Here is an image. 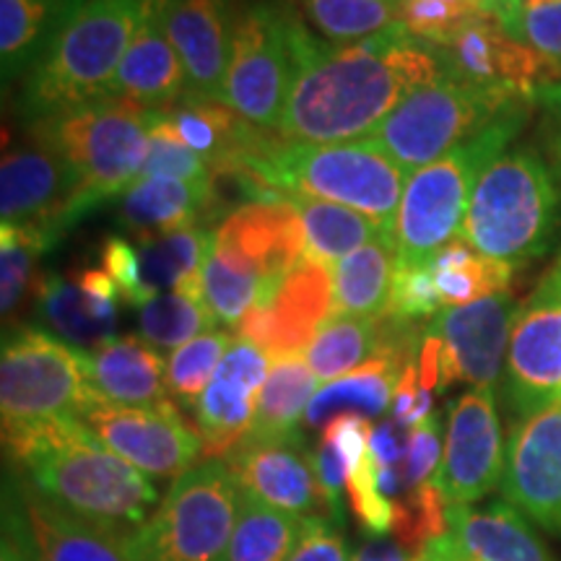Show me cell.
<instances>
[{
  "instance_id": "cell-10",
  "label": "cell",
  "mask_w": 561,
  "mask_h": 561,
  "mask_svg": "<svg viewBox=\"0 0 561 561\" xmlns=\"http://www.w3.org/2000/svg\"><path fill=\"white\" fill-rule=\"evenodd\" d=\"M242 489L227 460H203L172 481L138 528L140 561H224Z\"/></svg>"
},
{
  "instance_id": "cell-29",
  "label": "cell",
  "mask_w": 561,
  "mask_h": 561,
  "mask_svg": "<svg viewBox=\"0 0 561 561\" xmlns=\"http://www.w3.org/2000/svg\"><path fill=\"white\" fill-rule=\"evenodd\" d=\"M447 533L462 557L473 561H553L523 512L510 502L453 504Z\"/></svg>"
},
{
  "instance_id": "cell-17",
  "label": "cell",
  "mask_w": 561,
  "mask_h": 561,
  "mask_svg": "<svg viewBox=\"0 0 561 561\" xmlns=\"http://www.w3.org/2000/svg\"><path fill=\"white\" fill-rule=\"evenodd\" d=\"M333 318L331 265L305 255L289 276L257 301L240 322V339L255 343L271 359L310 348L320 328Z\"/></svg>"
},
{
  "instance_id": "cell-38",
  "label": "cell",
  "mask_w": 561,
  "mask_h": 561,
  "mask_svg": "<svg viewBox=\"0 0 561 561\" xmlns=\"http://www.w3.org/2000/svg\"><path fill=\"white\" fill-rule=\"evenodd\" d=\"M301 517L242 494L240 515L224 561H286L301 536Z\"/></svg>"
},
{
  "instance_id": "cell-34",
  "label": "cell",
  "mask_w": 561,
  "mask_h": 561,
  "mask_svg": "<svg viewBox=\"0 0 561 561\" xmlns=\"http://www.w3.org/2000/svg\"><path fill=\"white\" fill-rule=\"evenodd\" d=\"M434 284L445 307H462L507 291L515 268L481 255L471 244L455 237L430 261Z\"/></svg>"
},
{
  "instance_id": "cell-61",
  "label": "cell",
  "mask_w": 561,
  "mask_h": 561,
  "mask_svg": "<svg viewBox=\"0 0 561 561\" xmlns=\"http://www.w3.org/2000/svg\"><path fill=\"white\" fill-rule=\"evenodd\" d=\"M411 561H432V559H430V553H426V551H419Z\"/></svg>"
},
{
  "instance_id": "cell-4",
  "label": "cell",
  "mask_w": 561,
  "mask_h": 561,
  "mask_svg": "<svg viewBox=\"0 0 561 561\" xmlns=\"http://www.w3.org/2000/svg\"><path fill=\"white\" fill-rule=\"evenodd\" d=\"M561 224V185L541 153L512 149L479 174L458 237L517 268L551 248Z\"/></svg>"
},
{
  "instance_id": "cell-63",
  "label": "cell",
  "mask_w": 561,
  "mask_h": 561,
  "mask_svg": "<svg viewBox=\"0 0 561 561\" xmlns=\"http://www.w3.org/2000/svg\"><path fill=\"white\" fill-rule=\"evenodd\" d=\"M481 3H483V9H486V5H489V3H494V0H481Z\"/></svg>"
},
{
  "instance_id": "cell-31",
  "label": "cell",
  "mask_w": 561,
  "mask_h": 561,
  "mask_svg": "<svg viewBox=\"0 0 561 561\" xmlns=\"http://www.w3.org/2000/svg\"><path fill=\"white\" fill-rule=\"evenodd\" d=\"M398 250L396 237L380 234L333 268V318H380L388 312Z\"/></svg>"
},
{
  "instance_id": "cell-35",
  "label": "cell",
  "mask_w": 561,
  "mask_h": 561,
  "mask_svg": "<svg viewBox=\"0 0 561 561\" xmlns=\"http://www.w3.org/2000/svg\"><path fill=\"white\" fill-rule=\"evenodd\" d=\"M289 198L299 208L301 221H305V255L314 257V261H322L328 265L339 263L354 250H359L362 244L385 234L375 221L354 208L339 206V203L305 198V195H289Z\"/></svg>"
},
{
  "instance_id": "cell-22",
  "label": "cell",
  "mask_w": 561,
  "mask_h": 561,
  "mask_svg": "<svg viewBox=\"0 0 561 561\" xmlns=\"http://www.w3.org/2000/svg\"><path fill=\"white\" fill-rule=\"evenodd\" d=\"M271 362L263 348L244 339L229 346L193 409L206 460H224L250 434Z\"/></svg>"
},
{
  "instance_id": "cell-52",
  "label": "cell",
  "mask_w": 561,
  "mask_h": 561,
  "mask_svg": "<svg viewBox=\"0 0 561 561\" xmlns=\"http://www.w3.org/2000/svg\"><path fill=\"white\" fill-rule=\"evenodd\" d=\"M286 561H351L339 523L328 520L325 515L307 517L299 541Z\"/></svg>"
},
{
  "instance_id": "cell-11",
  "label": "cell",
  "mask_w": 561,
  "mask_h": 561,
  "mask_svg": "<svg viewBox=\"0 0 561 561\" xmlns=\"http://www.w3.org/2000/svg\"><path fill=\"white\" fill-rule=\"evenodd\" d=\"M100 401L89 377V356L39 328H13L0 354L3 430L50 419H79Z\"/></svg>"
},
{
  "instance_id": "cell-53",
  "label": "cell",
  "mask_w": 561,
  "mask_h": 561,
  "mask_svg": "<svg viewBox=\"0 0 561 561\" xmlns=\"http://www.w3.org/2000/svg\"><path fill=\"white\" fill-rule=\"evenodd\" d=\"M369 437V421L367 416H359V413H341V416H333L325 426H322V439L333 442V445L339 447L348 471L367 458Z\"/></svg>"
},
{
  "instance_id": "cell-42",
  "label": "cell",
  "mask_w": 561,
  "mask_h": 561,
  "mask_svg": "<svg viewBox=\"0 0 561 561\" xmlns=\"http://www.w3.org/2000/svg\"><path fill=\"white\" fill-rule=\"evenodd\" d=\"M486 11L510 37L561 68V0H494Z\"/></svg>"
},
{
  "instance_id": "cell-58",
  "label": "cell",
  "mask_w": 561,
  "mask_h": 561,
  "mask_svg": "<svg viewBox=\"0 0 561 561\" xmlns=\"http://www.w3.org/2000/svg\"><path fill=\"white\" fill-rule=\"evenodd\" d=\"M541 102L549 107V117L553 123V144H557V151L561 157V83L557 89L546 91V94L541 96Z\"/></svg>"
},
{
  "instance_id": "cell-24",
  "label": "cell",
  "mask_w": 561,
  "mask_h": 561,
  "mask_svg": "<svg viewBox=\"0 0 561 561\" xmlns=\"http://www.w3.org/2000/svg\"><path fill=\"white\" fill-rule=\"evenodd\" d=\"M117 284L104 268H76L68 276L45 273L34 294L47 331L79 351H96L115 339Z\"/></svg>"
},
{
  "instance_id": "cell-1",
  "label": "cell",
  "mask_w": 561,
  "mask_h": 561,
  "mask_svg": "<svg viewBox=\"0 0 561 561\" xmlns=\"http://www.w3.org/2000/svg\"><path fill=\"white\" fill-rule=\"evenodd\" d=\"M439 76L432 45L411 37L401 24L354 45L314 39L276 133L289 144L362 140L413 89Z\"/></svg>"
},
{
  "instance_id": "cell-8",
  "label": "cell",
  "mask_w": 561,
  "mask_h": 561,
  "mask_svg": "<svg viewBox=\"0 0 561 561\" xmlns=\"http://www.w3.org/2000/svg\"><path fill=\"white\" fill-rule=\"evenodd\" d=\"M314 37L286 5L257 0L237 19L221 102L263 130H278Z\"/></svg>"
},
{
  "instance_id": "cell-27",
  "label": "cell",
  "mask_w": 561,
  "mask_h": 561,
  "mask_svg": "<svg viewBox=\"0 0 561 561\" xmlns=\"http://www.w3.org/2000/svg\"><path fill=\"white\" fill-rule=\"evenodd\" d=\"M219 187L214 182H182L167 178H140L117 201L123 227L138 242L170 231L203 227L219 216Z\"/></svg>"
},
{
  "instance_id": "cell-54",
  "label": "cell",
  "mask_w": 561,
  "mask_h": 561,
  "mask_svg": "<svg viewBox=\"0 0 561 561\" xmlns=\"http://www.w3.org/2000/svg\"><path fill=\"white\" fill-rule=\"evenodd\" d=\"M401 430L403 426L398 424L396 419L382 421L380 426H375V430H371L369 453L375 455V460L380 462V466L396 468L398 462L405 458V445H409V442L401 437Z\"/></svg>"
},
{
  "instance_id": "cell-20",
  "label": "cell",
  "mask_w": 561,
  "mask_h": 561,
  "mask_svg": "<svg viewBox=\"0 0 561 561\" xmlns=\"http://www.w3.org/2000/svg\"><path fill=\"white\" fill-rule=\"evenodd\" d=\"M210 248L255 271L263 278L265 297L305 257V221L289 195L276 201L240 203L216 227Z\"/></svg>"
},
{
  "instance_id": "cell-48",
  "label": "cell",
  "mask_w": 561,
  "mask_h": 561,
  "mask_svg": "<svg viewBox=\"0 0 561 561\" xmlns=\"http://www.w3.org/2000/svg\"><path fill=\"white\" fill-rule=\"evenodd\" d=\"M445 310L430 263H396L390 286L388 314L398 320L421 322Z\"/></svg>"
},
{
  "instance_id": "cell-37",
  "label": "cell",
  "mask_w": 561,
  "mask_h": 561,
  "mask_svg": "<svg viewBox=\"0 0 561 561\" xmlns=\"http://www.w3.org/2000/svg\"><path fill=\"white\" fill-rule=\"evenodd\" d=\"M382 318V314H380ZM380 318H341L335 314L320 328L305 359L318 380L333 382L375 359L382 339Z\"/></svg>"
},
{
  "instance_id": "cell-26",
  "label": "cell",
  "mask_w": 561,
  "mask_h": 561,
  "mask_svg": "<svg viewBox=\"0 0 561 561\" xmlns=\"http://www.w3.org/2000/svg\"><path fill=\"white\" fill-rule=\"evenodd\" d=\"M115 100L167 110L187 96V76L164 24V0H149L117 70Z\"/></svg>"
},
{
  "instance_id": "cell-25",
  "label": "cell",
  "mask_w": 561,
  "mask_h": 561,
  "mask_svg": "<svg viewBox=\"0 0 561 561\" xmlns=\"http://www.w3.org/2000/svg\"><path fill=\"white\" fill-rule=\"evenodd\" d=\"M32 561H140L138 528L89 520L26 491L21 496Z\"/></svg>"
},
{
  "instance_id": "cell-39",
  "label": "cell",
  "mask_w": 561,
  "mask_h": 561,
  "mask_svg": "<svg viewBox=\"0 0 561 561\" xmlns=\"http://www.w3.org/2000/svg\"><path fill=\"white\" fill-rule=\"evenodd\" d=\"M214 322L203 291H164L138 310L140 339L157 351H178L198 335L214 331Z\"/></svg>"
},
{
  "instance_id": "cell-14",
  "label": "cell",
  "mask_w": 561,
  "mask_h": 561,
  "mask_svg": "<svg viewBox=\"0 0 561 561\" xmlns=\"http://www.w3.org/2000/svg\"><path fill=\"white\" fill-rule=\"evenodd\" d=\"M79 421L96 439L144 476L180 479L203 455L201 434L182 419L178 405L91 403Z\"/></svg>"
},
{
  "instance_id": "cell-41",
  "label": "cell",
  "mask_w": 561,
  "mask_h": 561,
  "mask_svg": "<svg viewBox=\"0 0 561 561\" xmlns=\"http://www.w3.org/2000/svg\"><path fill=\"white\" fill-rule=\"evenodd\" d=\"M47 248L30 231L0 224V312L3 322L16 318L26 297L37 294L42 276H37V263Z\"/></svg>"
},
{
  "instance_id": "cell-9",
  "label": "cell",
  "mask_w": 561,
  "mask_h": 561,
  "mask_svg": "<svg viewBox=\"0 0 561 561\" xmlns=\"http://www.w3.org/2000/svg\"><path fill=\"white\" fill-rule=\"evenodd\" d=\"M528 104L439 76L413 89L367 138L388 151L405 174H413L476 138L507 112Z\"/></svg>"
},
{
  "instance_id": "cell-40",
  "label": "cell",
  "mask_w": 561,
  "mask_h": 561,
  "mask_svg": "<svg viewBox=\"0 0 561 561\" xmlns=\"http://www.w3.org/2000/svg\"><path fill=\"white\" fill-rule=\"evenodd\" d=\"M263 297V278L248 265L210 248L203 265V299L210 318L227 328H240L257 299Z\"/></svg>"
},
{
  "instance_id": "cell-46",
  "label": "cell",
  "mask_w": 561,
  "mask_h": 561,
  "mask_svg": "<svg viewBox=\"0 0 561 561\" xmlns=\"http://www.w3.org/2000/svg\"><path fill=\"white\" fill-rule=\"evenodd\" d=\"M140 178H167L182 182H214V172L195 153L161 110H149V157ZM138 178V180H140Z\"/></svg>"
},
{
  "instance_id": "cell-23",
  "label": "cell",
  "mask_w": 561,
  "mask_h": 561,
  "mask_svg": "<svg viewBox=\"0 0 561 561\" xmlns=\"http://www.w3.org/2000/svg\"><path fill=\"white\" fill-rule=\"evenodd\" d=\"M240 13L231 0H164V24L187 76L185 100L221 102Z\"/></svg>"
},
{
  "instance_id": "cell-55",
  "label": "cell",
  "mask_w": 561,
  "mask_h": 561,
  "mask_svg": "<svg viewBox=\"0 0 561 561\" xmlns=\"http://www.w3.org/2000/svg\"><path fill=\"white\" fill-rule=\"evenodd\" d=\"M0 561H32L30 549H26V530H24V517H21V510L9 512V507H5L3 557H0Z\"/></svg>"
},
{
  "instance_id": "cell-19",
  "label": "cell",
  "mask_w": 561,
  "mask_h": 561,
  "mask_svg": "<svg viewBox=\"0 0 561 561\" xmlns=\"http://www.w3.org/2000/svg\"><path fill=\"white\" fill-rule=\"evenodd\" d=\"M500 489L512 507L561 536V401L515 419Z\"/></svg>"
},
{
  "instance_id": "cell-12",
  "label": "cell",
  "mask_w": 561,
  "mask_h": 561,
  "mask_svg": "<svg viewBox=\"0 0 561 561\" xmlns=\"http://www.w3.org/2000/svg\"><path fill=\"white\" fill-rule=\"evenodd\" d=\"M96 203L73 172L45 144L30 140L5 149L0 164V219L30 231L47 250L81 221Z\"/></svg>"
},
{
  "instance_id": "cell-15",
  "label": "cell",
  "mask_w": 561,
  "mask_h": 561,
  "mask_svg": "<svg viewBox=\"0 0 561 561\" xmlns=\"http://www.w3.org/2000/svg\"><path fill=\"white\" fill-rule=\"evenodd\" d=\"M502 392L515 419L561 401V286L543 278L520 307L504 359Z\"/></svg>"
},
{
  "instance_id": "cell-7",
  "label": "cell",
  "mask_w": 561,
  "mask_h": 561,
  "mask_svg": "<svg viewBox=\"0 0 561 561\" xmlns=\"http://www.w3.org/2000/svg\"><path fill=\"white\" fill-rule=\"evenodd\" d=\"M30 136L58 153L83 193L100 206L140 178L149 157V110L102 100L30 123Z\"/></svg>"
},
{
  "instance_id": "cell-6",
  "label": "cell",
  "mask_w": 561,
  "mask_h": 561,
  "mask_svg": "<svg viewBox=\"0 0 561 561\" xmlns=\"http://www.w3.org/2000/svg\"><path fill=\"white\" fill-rule=\"evenodd\" d=\"M528 107L512 110L479 136L409 174L396 219L398 263H430L458 237L479 174L523 128Z\"/></svg>"
},
{
  "instance_id": "cell-47",
  "label": "cell",
  "mask_w": 561,
  "mask_h": 561,
  "mask_svg": "<svg viewBox=\"0 0 561 561\" xmlns=\"http://www.w3.org/2000/svg\"><path fill=\"white\" fill-rule=\"evenodd\" d=\"M481 13H486L483 5H455L445 3V0H401L398 3V24L411 37L439 47Z\"/></svg>"
},
{
  "instance_id": "cell-28",
  "label": "cell",
  "mask_w": 561,
  "mask_h": 561,
  "mask_svg": "<svg viewBox=\"0 0 561 561\" xmlns=\"http://www.w3.org/2000/svg\"><path fill=\"white\" fill-rule=\"evenodd\" d=\"M87 356L91 385L102 401L117 405H159L172 401L167 390V362L140 335H115Z\"/></svg>"
},
{
  "instance_id": "cell-62",
  "label": "cell",
  "mask_w": 561,
  "mask_h": 561,
  "mask_svg": "<svg viewBox=\"0 0 561 561\" xmlns=\"http://www.w3.org/2000/svg\"><path fill=\"white\" fill-rule=\"evenodd\" d=\"M380 3H388V5H396V9H398V3H401V0H380Z\"/></svg>"
},
{
  "instance_id": "cell-32",
  "label": "cell",
  "mask_w": 561,
  "mask_h": 561,
  "mask_svg": "<svg viewBox=\"0 0 561 561\" xmlns=\"http://www.w3.org/2000/svg\"><path fill=\"white\" fill-rule=\"evenodd\" d=\"M403 371L385 356H375L351 375L328 382L314 392L307 409V426H325L341 413H359V416H380L388 409Z\"/></svg>"
},
{
  "instance_id": "cell-30",
  "label": "cell",
  "mask_w": 561,
  "mask_h": 561,
  "mask_svg": "<svg viewBox=\"0 0 561 561\" xmlns=\"http://www.w3.org/2000/svg\"><path fill=\"white\" fill-rule=\"evenodd\" d=\"M83 3L87 0H0L3 79H26Z\"/></svg>"
},
{
  "instance_id": "cell-5",
  "label": "cell",
  "mask_w": 561,
  "mask_h": 561,
  "mask_svg": "<svg viewBox=\"0 0 561 561\" xmlns=\"http://www.w3.org/2000/svg\"><path fill=\"white\" fill-rule=\"evenodd\" d=\"M403 174L388 151L369 138L346 144H289L280 138L263 172V185L354 208L385 234H396Z\"/></svg>"
},
{
  "instance_id": "cell-2",
  "label": "cell",
  "mask_w": 561,
  "mask_h": 561,
  "mask_svg": "<svg viewBox=\"0 0 561 561\" xmlns=\"http://www.w3.org/2000/svg\"><path fill=\"white\" fill-rule=\"evenodd\" d=\"M3 439L34 491L73 515L140 528L159 507L149 476L110 453L79 419L11 426Z\"/></svg>"
},
{
  "instance_id": "cell-59",
  "label": "cell",
  "mask_w": 561,
  "mask_h": 561,
  "mask_svg": "<svg viewBox=\"0 0 561 561\" xmlns=\"http://www.w3.org/2000/svg\"><path fill=\"white\" fill-rule=\"evenodd\" d=\"M546 278H551L553 284H559V286H561V257H559V263L553 265V268H551L549 273H546Z\"/></svg>"
},
{
  "instance_id": "cell-21",
  "label": "cell",
  "mask_w": 561,
  "mask_h": 561,
  "mask_svg": "<svg viewBox=\"0 0 561 561\" xmlns=\"http://www.w3.org/2000/svg\"><path fill=\"white\" fill-rule=\"evenodd\" d=\"M224 460L240 483L242 494L250 500L289 512L301 520L325 515L314 476V458L301 434L244 437Z\"/></svg>"
},
{
  "instance_id": "cell-45",
  "label": "cell",
  "mask_w": 561,
  "mask_h": 561,
  "mask_svg": "<svg viewBox=\"0 0 561 561\" xmlns=\"http://www.w3.org/2000/svg\"><path fill=\"white\" fill-rule=\"evenodd\" d=\"M450 507L453 504L445 500L434 479L411 489L405 502H396L392 530H396L403 549H413L419 553L432 541L447 536V530H450Z\"/></svg>"
},
{
  "instance_id": "cell-18",
  "label": "cell",
  "mask_w": 561,
  "mask_h": 561,
  "mask_svg": "<svg viewBox=\"0 0 561 561\" xmlns=\"http://www.w3.org/2000/svg\"><path fill=\"white\" fill-rule=\"evenodd\" d=\"M517 314L520 305L507 291L473 305L445 307L430 325L442 341V390L453 382L496 390Z\"/></svg>"
},
{
  "instance_id": "cell-49",
  "label": "cell",
  "mask_w": 561,
  "mask_h": 561,
  "mask_svg": "<svg viewBox=\"0 0 561 561\" xmlns=\"http://www.w3.org/2000/svg\"><path fill=\"white\" fill-rule=\"evenodd\" d=\"M348 502L354 515L359 517L362 528L371 533V536H385L392 530V520H396V502L385 496L380 486V466H377L375 455L367 453L359 466L351 468L348 479Z\"/></svg>"
},
{
  "instance_id": "cell-3",
  "label": "cell",
  "mask_w": 561,
  "mask_h": 561,
  "mask_svg": "<svg viewBox=\"0 0 561 561\" xmlns=\"http://www.w3.org/2000/svg\"><path fill=\"white\" fill-rule=\"evenodd\" d=\"M149 0H87L50 50L26 73L21 115L26 121L112 100L121 62Z\"/></svg>"
},
{
  "instance_id": "cell-57",
  "label": "cell",
  "mask_w": 561,
  "mask_h": 561,
  "mask_svg": "<svg viewBox=\"0 0 561 561\" xmlns=\"http://www.w3.org/2000/svg\"><path fill=\"white\" fill-rule=\"evenodd\" d=\"M426 553H430V559L432 561H473V559H468V557H462L460 553V549L458 546L453 543V538H450V533H447V536H442V538H437V541H432L430 546H426L424 549Z\"/></svg>"
},
{
  "instance_id": "cell-43",
  "label": "cell",
  "mask_w": 561,
  "mask_h": 561,
  "mask_svg": "<svg viewBox=\"0 0 561 561\" xmlns=\"http://www.w3.org/2000/svg\"><path fill=\"white\" fill-rule=\"evenodd\" d=\"M234 339L227 331H208L193 339L185 346L172 351L167 359V390L170 398H178L182 405L195 409L203 390L214 380L216 369L227 356Z\"/></svg>"
},
{
  "instance_id": "cell-13",
  "label": "cell",
  "mask_w": 561,
  "mask_h": 561,
  "mask_svg": "<svg viewBox=\"0 0 561 561\" xmlns=\"http://www.w3.org/2000/svg\"><path fill=\"white\" fill-rule=\"evenodd\" d=\"M445 79L523 102L541 100L561 83V68L510 37L491 13H481L445 45L432 47Z\"/></svg>"
},
{
  "instance_id": "cell-33",
  "label": "cell",
  "mask_w": 561,
  "mask_h": 561,
  "mask_svg": "<svg viewBox=\"0 0 561 561\" xmlns=\"http://www.w3.org/2000/svg\"><path fill=\"white\" fill-rule=\"evenodd\" d=\"M314 392H318V377L307 359H301V354L273 359L248 437L299 434L297 426L301 416H307Z\"/></svg>"
},
{
  "instance_id": "cell-60",
  "label": "cell",
  "mask_w": 561,
  "mask_h": 561,
  "mask_svg": "<svg viewBox=\"0 0 561 561\" xmlns=\"http://www.w3.org/2000/svg\"><path fill=\"white\" fill-rule=\"evenodd\" d=\"M445 3H455V5H483L481 0H445Z\"/></svg>"
},
{
  "instance_id": "cell-50",
  "label": "cell",
  "mask_w": 561,
  "mask_h": 561,
  "mask_svg": "<svg viewBox=\"0 0 561 561\" xmlns=\"http://www.w3.org/2000/svg\"><path fill=\"white\" fill-rule=\"evenodd\" d=\"M102 268L110 273L117 284L121 299L130 307H146L153 299L144 284V271H140V255L136 244L123 237H107L100 250Z\"/></svg>"
},
{
  "instance_id": "cell-51",
  "label": "cell",
  "mask_w": 561,
  "mask_h": 561,
  "mask_svg": "<svg viewBox=\"0 0 561 561\" xmlns=\"http://www.w3.org/2000/svg\"><path fill=\"white\" fill-rule=\"evenodd\" d=\"M442 445H439V419L432 416L421 421L419 426H413L409 434V445H405V458H403V481L411 489H416L419 483L430 481L432 476H437L439 462H442Z\"/></svg>"
},
{
  "instance_id": "cell-36",
  "label": "cell",
  "mask_w": 561,
  "mask_h": 561,
  "mask_svg": "<svg viewBox=\"0 0 561 561\" xmlns=\"http://www.w3.org/2000/svg\"><path fill=\"white\" fill-rule=\"evenodd\" d=\"M214 234L206 227H187L151 237L138 244L144 284L153 299L203 276Z\"/></svg>"
},
{
  "instance_id": "cell-44",
  "label": "cell",
  "mask_w": 561,
  "mask_h": 561,
  "mask_svg": "<svg viewBox=\"0 0 561 561\" xmlns=\"http://www.w3.org/2000/svg\"><path fill=\"white\" fill-rule=\"evenodd\" d=\"M307 16L335 42H362L398 24L396 5L380 0H305Z\"/></svg>"
},
{
  "instance_id": "cell-16",
  "label": "cell",
  "mask_w": 561,
  "mask_h": 561,
  "mask_svg": "<svg viewBox=\"0 0 561 561\" xmlns=\"http://www.w3.org/2000/svg\"><path fill=\"white\" fill-rule=\"evenodd\" d=\"M504 447L494 388L462 392L450 405L437 486L450 504H473L502 483Z\"/></svg>"
},
{
  "instance_id": "cell-56",
  "label": "cell",
  "mask_w": 561,
  "mask_h": 561,
  "mask_svg": "<svg viewBox=\"0 0 561 561\" xmlns=\"http://www.w3.org/2000/svg\"><path fill=\"white\" fill-rule=\"evenodd\" d=\"M351 561H411L409 553L401 543L385 541V538H371L359 551L351 557Z\"/></svg>"
}]
</instances>
